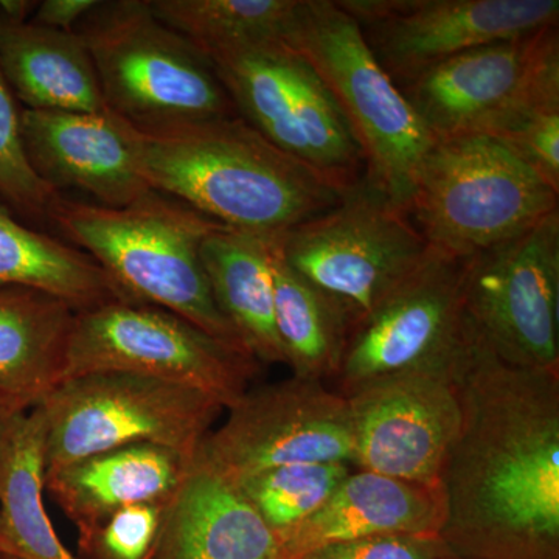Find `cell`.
<instances>
[{
  "label": "cell",
  "instance_id": "6da1fadb",
  "mask_svg": "<svg viewBox=\"0 0 559 559\" xmlns=\"http://www.w3.org/2000/svg\"><path fill=\"white\" fill-rule=\"evenodd\" d=\"M455 382L441 540L455 559H558L559 373L507 364L469 325Z\"/></svg>",
  "mask_w": 559,
  "mask_h": 559
},
{
  "label": "cell",
  "instance_id": "7a4b0ae2",
  "mask_svg": "<svg viewBox=\"0 0 559 559\" xmlns=\"http://www.w3.org/2000/svg\"><path fill=\"white\" fill-rule=\"evenodd\" d=\"M135 148L151 190L235 230L278 237L344 194L238 116L135 130Z\"/></svg>",
  "mask_w": 559,
  "mask_h": 559
},
{
  "label": "cell",
  "instance_id": "3957f363",
  "mask_svg": "<svg viewBox=\"0 0 559 559\" xmlns=\"http://www.w3.org/2000/svg\"><path fill=\"white\" fill-rule=\"evenodd\" d=\"M49 221L87 253L128 299L175 312L205 333L242 348L213 299L202 267L201 242L219 223L156 191L128 207L60 197L51 205Z\"/></svg>",
  "mask_w": 559,
  "mask_h": 559
},
{
  "label": "cell",
  "instance_id": "277c9868",
  "mask_svg": "<svg viewBox=\"0 0 559 559\" xmlns=\"http://www.w3.org/2000/svg\"><path fill=\"white\" fill-rule=\"evenodd\" d=\"M76 32L106 108L139 131L237 116L212 62L162 24L148 0L98 2Z\"/></svg>",
  "mask_w": 559,
  "mask_h": 559
},
{
  "label": "cell",
  "instance_id": "5b68a950",
  "mask_svg": "<svg viewBox=\"0 0 559 559\" xmlns=\"http://www.w3.org/2000/svg\"><path fill=\"white\" fill-rule=\"evenodd\" d=\"M285 43L304 55L337 102L366 175L401 209L437 140L374 60L356 21L334 0H299Z\"/></svg>",
  "mask_w": 559,
  "mask_h": 559
},
{
  "label": "cell",
  "instance_id": "8992f818",
  "mask_svg": "<svg viewBox=\"0 0 559 559\" xmlns=\"http://www.w3.org/2000/svg\"><path fill=\"white\" fill-rule=\"evenodd\" d=\"M559 210V191L496 140H441L429 151L407 213L429 248L468 260Z\"/></svg>",
  "mask_w": 559,
  "mask_h": 559
},
{
  "label": "cell",
  "instance_id": "52a82bcc",
  "mask_svg": "<svg viewBox=\"0 0 559 559\" xmlns=\"http://www.w3.org/2000/svg\"><path fill=\"white\" fill-rule=\"evenodd\" d=\"M46 473L100 452L157 444L193 459L224 407L200 390L143 374L69 378L43 403Z\"/></svg>",
  "mask_w": 559,
  "mask_h": 559
},
{
  "label": "cell",
  "instance_id": "ba28073f",
  "mask_svg": "<svg viewBox=\"0 0 559 559\" xmlns=\"http://www.w3.org/2000/svg\"><path fill=\"white\" fill-rule=\"evenodd\" d=\"M231 105L275 148L342 191L366 164L344 114L310 61L285 40L209 58Z\"/></svg>",
  "mask_w": 559,
  "mask_h": 559
},
{
  "label": "cell",
  "instance_id": "9c48e42d",
  "mask_svg": "<svg viewBox=\"0 0 559 559\" xmlns=\"http://www.w3.org/2000/svg\"><path fill=\"white\" fill-rule=\"evenodd\" d=\"M259 367L245 349L175 312L120 300L76 312L64 380L95 371L143 374L200 390L230 409Z\"/></svg>",
  "mask_w": 559,
  "mask_h": 559
},
{
  "label": "cell",
  "instance_id": "30bf717a",
  "mask_svg": "<svg viewBox=\"0 0 559 559\" xmlns=\"http://www.w3.org/2000/svg\"><path fill=\"white\" fill-rule=\"evenodd\" d=\"M278 249L359 320L421 263L429 245L409 213L364 178L336 205L280 235Z\"/></svg>",
  "mask_w": 559,
  "mask_h": 559
},
{
  "label": "cell",
  "instance_id": "8fae6325",
  "mask_svg": "<svg viewBox=\"0 0 559 559\" xmlns=\"http://www.w3.org/2000/svg\"><path fill=\"white\" fill-rule=\"evenodd\" d=\"M559 210L465 260L469 325L511 366L559 373Z\"/></svg>",
  "mask_w": 559,
  "mask_h": 559
},
{
  "label": "cell",
  "instance_id": "7c38bea8",
  "mask_svg": "<svg viewBox=\"0 0 559 559\" xmlns=\"http://www.w3.org/2000/svg\"><path fill=\"white\" fill-rule=\"evenodd\" d=\"M465 260L429 248L421 263L356 322L337 374L341 395L412 371L454 369L468 344Z\"/></svg>",
  "mask_w": 559,
  "mask_h": 559
},
{
  "label": "cell",
  "instance_id": "4fadbf2b",
  "mask_svg": "<svg viewBox=\"0 0 559 559\" xmlns=\"http://www.w3.org/2000/svg\"><path fill=\"white\" fill-rule=\"evenodd\" d=\"M227 412L193 457L226 479L297 463L353 466L348 401L325 382L290 377L249 388Z\"/></svg>",
  "mask_w": 559,
  "mask_h": 559
},
{
  "label": "cell",
  "instance_id": "5bb4252c",
  "mask_svg": "<svg viewBox=\"0 0 559 559\" xmlns=\"http://www.w3.org/2000/svg\"><path fill=\"white\" fill-rule=\"evenodd\" d=\"M396 86L465 51L558 27V0H340Z\"/></svg>",
  "mask_w": 559,
  "mask_h": 559
},
{
  "label": "cell",
  "instance_id": "9a60e30c",
  "mask_svg": "<svg viewBox=\"0 0 559 559\" xmlns=\"http://www.w3.org/2000/svg\"><path fill=\"white\" fill-rule=\"evenodd\" d=\"M457 367L385 378L345 396L352 419L353 468L439 485L462 421Z\"/></svg>",
  "mask_w": 559,
  "mask_h": 559
},
{
  "label": "cell",
  "instance_id": "2e32d148",
  "mask_svg": "<svg viewBox=\"0 0 559 559\" xmlns=\"http://www.w3.org/2000/svg\"><path fill=\"white\" fill-rule=\"evenodd\" d=\"M558 70V27H549L460 53L400 91L437 142L488 138Z\"/></svg>",
  "mask_w": 559,
  "mask_h": 559
},
{
  "label": "cell",
  "instance_id": "e0dca14e",
  "mask_svg": "<svg viewBox=\"0 0 559 559\" xmlns=\"http://www.w3.org/2000/svg\"><path fill=\"white\" fill-rule=\"evenodd\" d=\"M25 156L51 189L86 191L106 207H128L153 193L140 173L135 130L100 114L22 109Z\"/></svg>",
  "mask_w": 559,
  "mask_h": 559
},
{
  "label": "cell",
  "instance_id": "ac0fdd59",
  "mask_svg": "<svg viewBox=\"0 0 559 559\" xmlns=\"http://www.w3.org/2000/svg\"><path fill=\"white\" fill-rule=\"evenodd\" d=\"M444 500L439 485L414 484L353 468L322 509L280 536L283 559L330 544L388 535H439Z\"/></svg>",
  "mask_w": 559,
  "mask_h": 559
},
{
  "label": "cell",
  "instance_id": "d6986e66",
  "mask_svg": "<svg viewBox=\"0 0 559 559\" xmlns=\"http://www.w3.org/2000/svg\"><path fill=\"white\" fill-rule=\"evenodd\" d=\"M150 559H283L278 536L234 481L191 460Z\"/></svg>",
  "mask_w": 559,
  "mask_h": 559
},
{
  "label": "cell",
  "instance_id": "ffe728a7",
  "mask_svg": "<svg viewBox=\"0 0 559 559\" xmlns=\"http://www.w3.org/2000/svg\"><path fill=\"white\" fill-rule=\"evenodd\" d=\"M191 460L171 448L132 444L46 473V489L80 533L86 532L128 507L170 499Z\"/></svg>",
  "mask_w": 559,
  "mask_h": 559
},
{
  "label": "cell",
  "instance_id": "44dd1931",
  "mask_svg": "<svg viewBox=\"0 0 559 559\" xmlns=\"http://www.w3.org/2000/svg\"><path fill=\"white\" fill-rule=\"evenodd\" d=\"M0 72L24 109L108 110L90 49L76 31L0 20Z\"/></svg>",
  "mask_w": 559,
  "mask_h": 559
},
{
  "label": "cell",
  "instance_id": "7402d4cb",
  "mask_svg": "<svg viewBox=\"0 0 559 559\" xmlns=\"http://www.w3.org/2000/svg\"><path fill=\"white\" fill-rule=\"evenodd\" d=\"M278 237L218 224L201 242L202 267L213 299L241 347L260 366L285 364L275 330L272 278V252Z\"/></svg>",
  "mask_w": 559,
  "mask_h": 559
},
{
  "label": "cell",
  "instance_id": "603a6c76",
  "mask_svg": "<svg viewBox=\"0 0 559 559\" xmlns=\"http://www.w3.org/2000/svg\"><path fill=\"white\" fill-rule=\"evenodd\" d=\"M75 316L49 294L0 288V395L31 411L61 384Z\"/></svg>",
  "mask_w": 559,
  "mask_h": 559
},
{
  "label": "cell",
  "instance_id": "cb8c5ba5",
  "mask_svg": "<svg viewBox=\"0 0 559 559\" xmlns=\"http://www.w3.org/2000/svg\"><path fill=\"white\" fill-rule=\"evenodd\" d=\"M46 415L21 412L0 437V525L16 559H80L66 547L44 503Z\"/></svg>",
  "mask_w": 559,
  "mask_h": 559
},
{
  "label": "cell",
  "instance_id": "d4e9b609",
  "mask_svg": "<svg viewBox=\"0 0 559 559\" xmlns=\"http://www.w3.org/2000/svg\"><path fill=\"white\" fill-rule=\"evenodd\" d=\"M278 238L272 252V278L275 330L285 364L300 380H336L358 316L297 274L283 260Z\"/></svg>",
  "mask_w": 559,
  "mask_h": 559
},
{
  "label": "cell",
  "instance_id": "484cf974",
  "mask_svg": "<svg viewBox=\"0 0 559 559\" xmlns=\"http://www.w3.org/2000/svg\"><path fill=\"white\" fill-rule=\"evenodd\" d=\"M0 288L39 290L76 312L130 300L87 253L25 226L2 201Z\"/></svg>",
  "mask_w": 559,
  "mask_h": 559
},
{
  "label": "cell",
  "instance_id": "4316f807",
  "mask_svg": "<svg viewBox=\"0 0 559 559\" xmlns=\"http://www.w3.org/2000/svg\"><path fill=\"white\" fill-rule=\"evenodd\" d=\"M162 24L205 58L285 40L299 0H148Z\"/></svg>",
  "mask_w": 559,
  "mask_h": 559
},
{
  "label": "cell",
  "instance_id": "83f0119b",
  "mask_svg": "<svg viewBox=\"0 0 559 559\" xmlns=\"http://www.w3.org/2000/svg\"><path fill=\"white\" fill-rule=\"evenodd\" d=\"M352 469L347 463H297L259 471L234 484L280 538L322 509Z\"/></svg>",
  "mask_w": 559,
  "mask_h": 559
},
{
  "label": "cell",
  "instance_id": "f1b7e54d",
  "mask_svg": "<svg viewBox=\"0 0 559 559\" xmlns=\"http://www.w3.org/2000/svg\"><path fill=\"white\" fill-rule=\"evenodd\" d=\"M488 138L559 191V72L547 76Z\"/></svg>",
  "mask_w": 559,
  "mask_h": 559
},
{
  "label": "cell",
  "instance_id": "f546056e",
  "mask_svg": "<svg viewBox=\"0 0 559 559\" xmlns=\"http://www.w3.org/2000/svg\"><path fill=\"white\" fill-rule=\"evenodd\" d=\"M21 112L16 97L0 72V201L24 218L49 221V212L60 191L36 176L21 134Z\"/></svg>",
  "mask_w": 559,
  "mask_h": 559
},
{
  "label": "cell",
  "instance_id": "4dcf8cb0",
  "mask_svg": "<svg viewBox=\"0 0 559 559\" xmlns=\"http://www.w3.org/2000/svg\"><path fill=\"white\" fill-rule=\"evenodd\" d=\"M168 500L117 511L97 527L80 533L81 549L90 559H150Z\"/></svg>",
  "mask_w": 559,
  "mask_h": 559
},
{
  "label": "cell",
  "instance_id": "1f68e13d",
  "mask_svg": "<svg viewBox=\"0 0 559 559\" xmlns=\"http://www.w3.org/2000/svg\"><path fill=\"white\" fill-rule=\"evenodd\" d=\"M439 535H388L330 544L299 559H450Z\"/></svg>",
  "mask_w": 559,
  "mask_h": 559
},
{
  "label": "cell",
  "instance_id": "d6a6232c",
  "mask_svg": "<svg viewBox=\"0 0 559 559\" xmlns=\"http://www.w3.org/2000/svg\"><path fill=\"white\" fill-rule=\"evenodd\" d=\"M100 0H44L38 2L31 22L53 31H76L81 21Z\"/></svg>",
  "mask_w": 559,
  "mask_h": 559
},
{
  "label": "cell",
  "instance_id": "836d02e7",
  "mask_svg": "<svg viewBox=\"0 0 559 559\" xmlns=\"http://www.w3.org/2000/svg\"><path fill=\"white\" fill-rule=\"evenodd\" d=\"M25 411L27 409H25L24 406H21L20 403H16V401L0 395V437H2L3 430L9 426L11 419Z\"/></svg>",
  "mask_w": 559,
  "mask_h": 559
},
{
  "label": "cell",
  "instance_id": "e575fe53",
  "mask_svg": "<svg viewBox=\"0 0 559 559\" xmlns=\"http://www.w3.org/2000/svg\"><path fill=\"white\" fill-rule=\"evenodd\" d=\"M0 555H7L5 540H3L2 525H0ZM9 557V555H7Z\"/></svg>",
  "mask_w": 559,
  "mask_h": 559
},
{
  "label": "cell",
  "instance_id": "d590c367",
  "mask_svg": "<svg viewBox=\"0 0 559 559\" xmlns=\"http://www.w3.org/2000/svg\"><path fill=\"white\" fill-rule=\"evenodd\" d=\"M0 559H16L13 557H7V555H0Z\"/></svg>",
  "mask_w": 559,
  "mask_h": 559
},
{
  "label": "cell",
  "instance_id": "8d00e7d4",
  "mask_svg": "<svg viewBox=\"0 0 559 559\" xmlns=\"http://www.w3.org/2000/svg\"><path fill=\"white\" fill-rule=\"evenodd\" d=\"M450 559H455V558H450Z\"/></svg>",
  "mask_w": 559,
  "mask_h": 559
}]
</instances>
